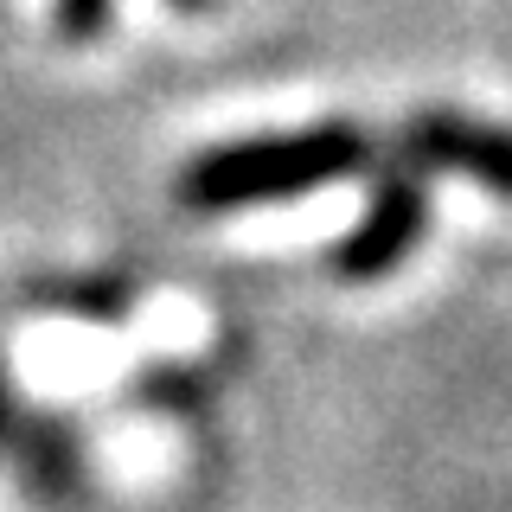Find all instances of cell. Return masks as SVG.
<instances>
[{
    "mask_svg": "<svg viewBox=\"0 0 512 512\" xmlns=\"http://www.w3.org/2000/svg\"><path fill=\"white\" fill-rule=\"evenodd\" d=\"M378 167V135L359 122H308L276 128V135H244L192 154L173 180V199L192 218H231L250 205H282L301 192H320L333 180Z\"/></svg>",
    "mask_w": 512,
    "mask_h": 512,
    "instance_id": "obj_1",
    "label": "cell"
},
{
    "mask_svg": "<svg viewBox=\"0 0 512 512\" xmlns=\"http://www.w3.org/2000/svg\"><path fill=\"white\" fill-rule=\"evenodd\" d=\"M423 231H429V173L410 167V160H391V167H378L359 224L333 244V276L340 282H384L391 269H404L416 256Z\"/></svg>",
    "mask_w": 512,
    "mask_h": 512,
    "instance_id": "obj_2",
    "label": "cell"
},
{
    "mask_svg": "<svg viewBox=\"0 0 512 512\" xmlns=\"http://www.w3.org/2000/svg\"><path fill=\"white\" fill-rule=\"evenodd\" d=\"M397 160L423 173H461V180L512 199V128L461 116V109H416L397 128Z\"/></svg>",
    "mask_w": 512,
    "mask_h": 512,
    "instance_id": "obj_3",
    "label": "cell"
},
{
    "mask_svg": "<svg viewBox=\"0 0 512 512\" xmlns=\"http://www.w3.org/2000/svg\"><path fill=\"white\" fill-rule=\"evenodd\" d=\"M7 461H13V474L26 480V493L45 500V506H64V500L84 493V442H77V429L52 410H20Z\"/></svg>",
    "mask_w": 512,
    "mask_h": 512,
    "instance_id": "obj_4",
    "label": "cell"
},
{
    "mask_svg": "<svg viewBox=\"0 0 512 512\" xmlns=\"http://www.w3.org/2000/svg\"><path fill=\"white\" fill-rule=\"evenodd\" d=\"M20 308L52 320H84V327H128L135 282L122 269H52V276L20 282Z\"/></svg>",
    "mask_w": 512,
    "mask_h": 512,
    "instance_id": "obj_5",
    "label": "cell"
},
{
    "mask_svg": "<svg viewBox=\"0 0 512 512\" xmlns=\"http://www.w3.org/2000/svg\"><path fill=\"white\" fill-rule=\"evenodd\" d=\"M135 397L160 416H199L205 404H212V391H205L199 372H180V365H154V372L135 378Z\"/></svg>",
    "mask_w": 512,
    "mask_h": 512,
    "instance_id": "obj_6",
    "label": "cell"
},
{
    "mask_svg": "<svg viewBox=\"0 0 512 512\" xmlns=\"http://www.w3.org/2000/svg\"><path fill=\"white\" fill-rule=\"evenodd\" d=\"M116 26V0H52V32L64 45H90Z\"/></svg>",
    "mask_w": 512,
    "mask_h": 512,
    "instance_id": "obj_7",
    "label": "cell"
},
{
    "mask_svg": "<svg viewBox=\"0 0 512 512\" xmlns=\"http://www.w3.org/2000/svg\"><path fill=\"white\" fill-rule=\"evenodd\" d=\"M20 397H13V378H7V365H0V455H7V442H13V429H20Z\"/></svg>",
    "mask_w": 512,
    "mask_h": 512,
    "instance_id": "obj_8",
    "label": "cell"
},
{
    "mask_svg": "<svg viewBox=\"0 0 512 512\" xmlns=\"http://www.w3.org/2000/svg\"><path fill=\"white\" fill-rule=\"evenodd\" d=\"M224 0H173V13H192V20H199V13H218Z\"/></svg>",
    "mask_w": 512,
    "mask_h": 512,
    "instance_id": "obj_9",
    "label": "cell"
}]
</instances>
